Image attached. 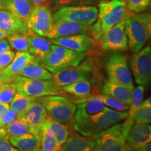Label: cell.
I'll return each instance as SVG.
<instances>
[{"label": "cell", "instance_id": "ee69618b", "mask_svg": "<svg viewBox=\"0 0 151 151\" xmlns=\"http://www.w3.org/2000/svg\"><path fill=\"white\" fill-rule=\"evenodd\" d=\"M133 151H151V143L150 142L145 143L142 146L135 148Z\"/></svg>", "mask_w": 151, "mask_h": 151}, {"label": "cell", "instance_id": "8fae6325", "mask_svg": "<svg viewBox=\"0 0 151 151\" xmlns=\"http://www.w3.org/2000/svg\"><path fill=\"white\" fill-rule=\"evenodd\" d=\"M130 66L137 84L148 86L151 79V48H142L131 57Z\"/></svg>", "mask_w": 151, "mask_h": 151}, {"label": "cell", "instance_id": "8d00e7d4", "mask_svg": "<svg viewBox=\"0 0 151 151\" xmlns=\"http://www.w3.org/2000/svg\"><path fill=\"white\" fill-rule=\"evenodd\" d=\"M134 121L139 124H150L151 122V106L141 105L136 113Z\"/></svg>", "mask_w": 151, "mask_h": 151}, {"label": "cell", "instance_id": "7c38bea8", "mask_svg": "<svg viewBox=\"0 0 151 151\" xmlns=\"http://www.w3.org/2000/svg\"><path fill=\"white\" fill-rule=\"evenodd\" d=\"M54 24L52 10L46 7H34L27 21L30 31L43 37L49 38Z\"/></svg>", "mask_w": 151, "mask_h": 151}, {"label": "cell", "instance_id": "44dd1931", "mask_svg": "<svg viewBox=\"0 0 151 151\" xmlns=\"http://www.w3.org/2000/svg\"><path fill=\"white\" fill-rule=\"evenodd\" d=\"M60 151H95V142L92 137H82L72 132L61 146Z\"/></svg>", "mask_w": 151, "mask_h": 151}, {"label": "cell", "instance_id": "9c48e42d", "mask_svg": "<svg viewBox=\"0 0 151 151\" xmlns=\"http://www.w3.org/2000/svg\"><path fill=\"white\" fill-rule=\"evenodd\" d=\"M105 69L109 78L133 89V80L127 65V55L120 52L107 55L104 60Z\"/></svg>", "mask_w": 151, "mask_h": 151}, {"label": "cell", "instance_id": "6da1fadb", "mask_svg": "<svg viewBox=\"0 0 151 151\" xmlns=\"http://www.w3.org/2000/svg\"><path fill=\"white\" fill-rule=\"evenodd\" d=\"M127 117L128 112L115 111L106 107L101 112L92 116L75 118L72 128L84 137H92Z\"/></svg>", "mask_w": 151, "mask_h": 151}, {"label": "cell", "instance_id": "d590c367", "mask_svg": "<svg viewBox=\"0 0 151 151\" xmlns=\"http://www.w3.org/2000/svg\"><path fill=\"white\" fill-rule=\"evenodd\" d=\"M150 0H127V10L132 14H139L146 11L150 6Z\"/></svg>", "mask_w": 151, "mask_h": 151}, {"label": "cell", "instance_id": "bcb514c9", "mask_svg": "<svg viewBox=\"0 0 151 151\" xmlns=\"http://www.w3.org/2000/svg\"><path fill=\"white\" fill-rule=\"evenodd\" d=\"M0 139H8V140L9 139V137L6 131V127L1 124V122H0Z\"/></svg>", "mask_w": 151, "mask_h": 151}, {"label": "cell", "instance_id": "ab89813d", "mask_svg": "<svg viewBox=\"0 0 151 151\" xmlns=\"http://www.w3.org/2000/svg\"><path fill=\"white\" fill-rule=\"evenodd\" d=\"M18 117V114L16 111L9 109L8 111L4 113V115L2 116V118L0 119V122L1 124L6 127L9 123L14 121L15 119H16Z\"/></svg>", "mask_w": 151, "mask_h": 151}, {"label": "cell", "instance_id": "83f0119b", "mask_svg": "<svg viewBox=\"0 0 151 151\" xmlns=\"http://www.w3.org/2000/svg\"><path fill=\"white\" fill-rule=\"evenodd\" d=\"M60 148H61L58 144L53 132L45 122L41 130V150L60 151Z\"/></svg>", "mask_w": 151, "mask_h": 151}, {"label": "cell", "instance_id": "f546056e", "mask_svg": "<svg viewBox=\"0 0 151 151\" xmlns=\"http://www.w3.org/2000/svg\"><path fill=\"white\" fill-rule=\"evenodd\" d=\"M37 98L29 97L21 92H17L13 99L11 100L9 106L11 109L16 111L18 114V117H20L23 114L24 111L27 110L28 107Z\"/></svg>", "mask_w": 151, "mask_h": 151}, {"label": "cell", "instance_id": "5b68a950", "mask_svg": "<svg viewBox=\"0 0 151 151\" xmlns=\"http://www.w3.org/2000/svg\"><path fill=\"white\" fill-rule=\"evenodd\" d=\"M37 99L46 109L48 116L72 128L77 109L72 101L61 95L45 96Z\"/></svg>", "mask_w": 151, "mask_h": 151}, {"label": "cell", "instance_id": "f907efd6", "mask_svg": "<svg viewBox=\"0 0 151 151\" xmlns=\"http://www.w3.org/2000/svg\"><path fill=\"white\" fill-rule=\"evenodd\" d=\"M1 84H2V83H1V81H0V86H1Z\"/></svg>", "mask_w": 151, "mask_h": 151}, {"label": "cell", "instance_id": "ba28073f", "mask_svg": "<svg viewBox=\"0 0 151 151\" xmlns=\"http://www.w3.org/2000/svg\"><path fill=\"white\" fill-rule=\"evenodd\" d=\"M98 70L91 60H86L81 65L62 69L53 73L51 80L54 84L61 89L62 87L77 81L92 79L98 74Z\"/></svg>", "mask_w": 151, "mask_h": 151}, {"label": "cell", "instance_id": "484cf974", "mask_svg": "<svg viewBox=\"0 0 151 151\" xmlns=\"http://www.w3.org/2000/svg\"><path fill=\"white\" fill-rule=\"evenodd\" d=\"M9 142L19 151H37L41 149V140L32 134L9 137Z\"/></svg>", "mask_w": 151, "mask_h": 151}, {"label": "cell", "instance_id": "2e32d148", "mask_svg": "<svg viewBox=\"0 0 151 151\" xmlns=\"http://www.w3.org/2000/svg\"><path fill=\"white\" fill-rule=\"evenodd\" d=\"M36 60L37 58L29 52H17L10 65L0 71L1 82L2 83H13L15 77L19 76L20 71L26 66L32 63Z\"/></svg>", "mask_w": 151, "mask_h": 151}, {"label": "cell", "instance_id": "4316f807", "mask_svg": "<svg viewBox=\"0 0 151 151\" xmlns=\"http://www.w3.org/2000/svg\"><path fill=\"white\" fill-rule=\"evenodd\" d=\"M52 73L47 70L41 65V62L37 59L32 63L26 66L19 73V76L26 77V78L39 79V80H51Z\"/></svg>", "mask_w": 151, "mask_h": 151}, {"label": "cell", "instance_id": "30bf717a", "mask_svg": "<svg viewBox=\"0 0 151 151\" xmlns=\"http://www.w3.org/2000/svg\"><path fill=\"white\" fill-rule=\"evenodd\" d=\"M52 17L54 22L69 21L92 25L97 20L98 9L94 6H70L58 9Z\"/></svg>", "mask_w": 151, "mask_h": 151}, {"label": "cell", "instance_id": "7dc6e473", "mask_svg": "<svg viewBox=\"0 0 151 151\" xmlns=\"http://www.w3.org/2000/svg\"><path fill=\"white\" fill-rule=\"evenodd\" d=\"M141 105L145 106H151V97H148L144 101H143Z\"/></svg>", "mask_w": 151, "mask_h": 151}, {"label": "cell", "instance_id": "f1b7e54d", "mask_svg": "<svg viewBox=\"0 0 151 151\" xmlns=\"http://www.w3.org/2000/svg\"><path fill=\"white\" fill-rule=\"evenodd\" d=\"M46 123L50 127L52 132H53L58 144L61 148V146L65 142L67 138L69 137V134H70L69 128L65 124L55 120L54 119L51 118L50 116L47 118Z\"/></svg>", "mask_w": 151, "mask_h": 151}, {"label": "cell", "instance_id": "4dcf8cb0", "mask_svg": "<svg viewBox=\"0 0 151 151\" xmlns=\"http://www.w3.org/2000/svg\"><path fill=\"white\" fill-rule=\"evenodd\" d=\"M144 86H139L137 88H133L131 93V98H130L129 108L128 111V117L127 119L134 121V118L136 113L140 108L141 104L143 102V95H144Z\"/></svg>", "mask_w": 151, "mask_h": 151}, {"label": "cell", "instance_id": "d4e9b609", "mask_svg": "<svg viewBox=\"0 0 151 151\" xmlns=\"http://www.w3.org/2000/svg\"><path fill=\"white\" fill-rule=\"evenodd\" d=\"M106 107L97 95L89 97L78 104L76 111L75 118L92 116L101 112Z\"/></svg>", "mask_w": 151, "mask_h": 151}, {"label": "cell", "instance_id": "1f68e13d", "mask_svg": "<svg viewBox=\"0 0 151 151\" xmlns=\"http://www.w3.org/2000/svg\"><path fill=\"white\" fill-rule=\"evenodd\" d=\"M6 131L9 137L22 136L32 134L31 129L27 120L22 117H18L14 121L6 127Z\"/></svg>", "mask_w": 151, "mask_h": 151}, {"label": "cell", "instance_id": "4fadbf2b", "mask_svg": "<svg viewBox=\"0 0 151 151\" xmlns=\"http://www.w3.org/2000/svg\"><path fill=\"white\" fill-rule=\"evenodd\" d=\"M126 18L109 29L100 39V44L104 50L118 52L127 50L128 39L125 32Z\"/></svg>", "mask_w": 151, "mask_h": 151}, {"label": "cell", "instance_id": "7a4b0ae2", "mask_svg": "<svg viewBox=\"0 0 151 151\" xmlns=\"http://www.w3.org/2000/svg\"><path fill=\"white\" fill-rule=\"evenodd\" d=\"M126 1L120 0L101 1L99 4L97 22L91 27L92 39L99 41L103 35L111 27L121 22L129 14Z\"/></svg>", "mask_w": 151, "mask_h": 151}, {"label": "cell", "instance_id": "d6a6232c", "mask_svg": "<svg viewBox=\"0 0 151 151\" xmlns=\"http://www.w3.org/2000/svg\"><path fill=\"white\" fill-rule=\"evenodd\" d=\"M7 41L10 46L18 52H28L29 43L27 35H12L7 36Z\"/></svg>", "mask_w": 151, "mask_h": 151}, {"label": "cell", "instance_id": "277c9868", "mask_svg": "<svg viewBox=\"0 0 151 151\" xmlns=\"http://www.w3.org/2000/svg\"><path fill=\"white\" fill-rule=\"evenodd\" d=\"M125 32L128 39V46L132 51L134 53L140 51L150 38V13H129L126 18Z\"/></svg>", "mask_w": 151, "mask_h": 151}, {"label": "cell", "instance_id": "e0dca14e", "mask_svg": "<svg viewBox=\"0 0 151 151\" xmlns=\"http://www.w3.org/2000/svg\"><path fill=\"white\" fill-rule=\"evenodd\" d=\"M0 29L5 32L7 36L16 34L27 35L30 32L24 20L4 9H0Z\"/></svg>", "mask_w": 151, "mask_h": 151}, {"label": "cell", "instance_id": "b9f144b4", "mask_svg": "<svg viewBox=\"0 0 151 151\" xmlns=\"http://www.w3.org/2000/svg\"><path fill=\"white\" fill-rule=\"evenodd\" d=\"M0 151H19L15 148L8 139H0Z\"/></svg>", "mask_w": 151, "mask_h": 151}, {"label": "cell", "instance_id": "7bdbcfd3", "mask_svg": "<svg viewBox=\"0 0 151 151\" xmlns=\"http://www.w3.org/2000/svg\"><path fill=\"white\" fill-rule=\"evenodd\" d=\"M9 50H11V46L9 45L8 41L4 39L0 41V53Z\"/></svg>", "mask_w": 151, "mask_h": 151}, {"label": "cell", "instance_id": "9a60e30c", "mask_svg": "<svg viewBox=\"0 0 151 151\" xmlns=\"http://www.w3.org/2000/svg\"><path fill=\"white\" fill-rule=\"evenodd\" d=\"M20 117L24 118L27 120L31 129L32 134L39 138L41 140L42 127L48 117L44 106L36 99Z\"/></svg>", "mask_w": 151, "mask_h": 151}, {"label": "cell", "instance_id": "f6af8a7d", "mask_svg": "<svg viewBox=\"0 0 151 151\" xmlns=\"http://www.w3.org/2000/svg\"><path fill=\"white\" fill-rule=\"evenodd\" d=\"M10 109L9 104H3L0 102V119L2 118L4 113Z\"/></svg>", "mask_w": 151, "mask_h": 151}, {"label": "cell", "instance_id": "7402d4cb", "mask_svg": "<svg viewBox=\"0 0 151 151\" xmlns=\"http://www.w3.org/2000/svg\"><path fill=\"white\" fill-rule=\"evenodd\" d=\"M132 90L129 87L108 78L104 81L101 92L104 94L111 96L129 105Z\"/></svg>", "mask_w": 151, "mask_h": 151}, {"label": "cell", "instance_id": "3957f363", "mask_svg": "<svg viewBox=\"0 0 151 151\" xmlns=\"http://www.w3.org/2000/svg\"><path fill=\"white\" fill-rule=\"evenodd\" d=\"M134 122L127 119L92 137L95 151H132L126 142V138Z\"/></svg>", "mask_w": 151, "mask_h": 151}, {"label": "cell", "instance_id": "74e56055", "mask_svg": "<svg viewBox=\"0 0 151 151\" xmlns=\"http://www.w3.org/2000/svg\"><path fill=\"white\" fill-rule=\"evenodd\" d=\"M94 0H52L53 9H61L63 7L70 6L87 5L93 2Z\"/></svg>", "mask_w": 151, "mask_h": 151}, {"label": "cell", "instance_id": "e575fe53", "mask_svg": "<svg viewBox=\"0 0 151 151\" xmlns=\"http://www.w3.org/2000/svg\"><path fill=\"white\" fill-rule=\"evenodd\" d=\"M17 92L14 83H2L0 86V102L9 104Z\"/></svg>", "mask_w": 151, "mask_h": 151}, {"label": "cell", "instance_id": "ac0fdd59", "mask_svg": "<svg viewBox=\"0 0 151 151\" xmlns=\"http://www.w3.org/2000/svg\"><path fill=\"white\" fill-rule=\"evenodd\" d=\"M91 32V25H87L69 21L54 22L52 32L48 39L69 37Z\"/></svg>", "mask_w": 151, "mask_h": 151}, {"label": "cell", "instance_id": "603a6c76", "mask_svg": "<svg viewBox=\"0 0 151 151\" xmlns=\"http://www.w3.org/2000/svg\"><path fill=\"white\" fill-rule=\"evenodd\" d=\"M2 9L11 13L27 23L34 7L29 0H1Z\"/></svg>", "mask_w": 151, "mask_h": 151}, {"label": "cell", "instance_id": "52a82bcc", "mask_svg": "<svg viewBox=\"0 0 151 151\" xmlns=\"http://www.w3.org/2000/svg\"><path fill=\"white\" fill-rule=\"evenodd\" d=\"M17 91L35 98L45 96L62 95L65 94L52 80H39L17 76L13 81Z\"/></svg>", "mask_w": 151, "mask_h": 151}, {"label": "cell", "instance_id": "816d5d0a", "mask_svg": "<svg viewBox=\"0 0 151 151\" xmlns=\"http://www.w3.org/2000/svg\"><path fill=\"white\" fill-rule=\"evenodd\" d=\"M120 1H126V0H120Z\"/></svg>", "mask_w": 151, "mask_h": 151}, {"label": "cell", "instance_id": "f5cc1de1", "mask_svg": "<svg viewBox=\"0 0 151 151\" xmlns=\"http://www.w3.org/2000/svg\"><path fill=\"white\" fill-rule=\"evenodd\" d=\"M104 1H109V0H104Z\"/></svg>", "mask_w": 151, "mask_h": 151}, {"label": "cell", "instance_id": "8992f818", "mask_svg": "<svg viewBox=\"0 0 151 151\" xmlns=\"http://www.w3.org/2000/svg\"><path fill=\"white\" fill-rule=\"evenodd\" d=\"M87 55V52L73 51L65 47L52 44L50 52L41 64L50 72L55 73L65 68L80 65Z\"/></svg>", "mask_w": 151, "mask_h": 151}, {"label": "cell", "instance_id": "5bb4252c", "mask_svg": "<svg viewBox=\"0 0 151 151\" xmlns=\"http://www.w3.org/2000/svg\"><path fill=\"white\" fill-rule=\"evenodd\" d=\"M51 41L52 44L61 46L78 52L92 51L97 46V42L92 39V37L86 34L55 38L52 39Z\"/></svg>", "mask_w": 151, "mask_h": 151}, {"label": "cell", "instance_id": "681fc988", "mask_svg": "<svg viewBox=\"0 0 151 151\" xmlns=\"http://www.w3.org/2000/svg\"><path fill=\"white\" fill-rule=\"evenodd\" d=\"M0 9H2V6H1V0H0Z\"/></svg>", "mask_w": 151, "mask_h": 151}, {"label": "cell", "instance_id": "c3c4849f", "mask_svg": "<svg viewBox=\"0 0 151 151\" xmlns=\"http://www.w3.org/2000/svg\"><path fill=\"white\" fill-rule=\"evenodd\" d=\"M7 37V35L5 32H4L2 29H0V41L2 40V39H5Z\"/></svg>", "mask_w": 151, "mask_h": 151}, {"label": "cell", "instance_id": "d6986e66", "mask_svg": "<svg viewBox=\"0 0 151 151\" xmlns=\"http://www.w3.org/2000/svg\"><path fill=\"white\" fill-rule=\"evenodd\" d=\"M151 126L149 124H132L126 138V142L132 151L145 143L150 142Z\"/></svg>", "mask_w": 151, "mask_h": 151}, {"label": "cell", "instance_id": "836d02e7", "mask_svg": "<svg viewBox=\"0 0 151 151\" xmlns=\"http://www.w3.org/2000/svg\"><path fill=\"white\" fill-rule=\"evenodd\" d=\"M97 97L101 99L103 103L109 108L112 109L113 110L118 111H126L129 110V105L122 102L120 100L115 99L111 96L106 95V94H97Z\"/></svg>", "mask_w": 151, "mask_h": 151}, {"label": "cell", "instance_id": "cb8c5ba5", "mask_svg": "<svg viewBox=\"0 0 151 151\" xmlns=\"http://www.w3.org/2000/svg\"><path fill=\"white\" fill-rule=\"evenodd\" d=\"M92 83L89 80L77 81L73 83L62 87L61 90L65 93L78 97L74 103L79 104L83 100L92 97Z\"/></svg>", "mask_w": 151, "mask_h": 151}, {"label": "cell", "instance_id": "db71d44e", "mask_svg": "<svg viewBox=\"0 0 151 151\" xmlns=\"http://www.w3.org/2000/svg\"><path fill=\"white\" fill-rule=\"evenodd\" d=\"M37 151H41V149H40V150H37Z\"/></svg>", "mask_w": 151, "mask_h": 151}, {"label": "cell", "instance_id": "ffe728a7", "mask_svg": "<svg viewBox=\"0 0 151 151\" xmlns=\"http://www.w3.org/2000/svg\"><path fill=\"white\" fill-rule=\"evenodd\" d=\"M29 48L28 52L41 62L50 52L52 46L51 39L41 37L30 31L27 34Z\"/></svg>", "mask_w": 151, "mask_h": 151}, {"label": "cell", "instance_id": "f35d334b", "mask_svg": "<svg viewBox=\"0 0 151 151\" xmlns=\"http://www.w3.org/2000/svg\"><path fill=\"white\" fill-rule=\"evenodd\" d=\"M14 56L15 52L11 50L0 53V71L10 65L11 62L14 60Z\"/></svg>", "mask_w": 151, "mask_h": 151}, {"label": "cell", "instance_id": "60d3db41", "mask_svg": "<svg viewBox=\"0 0 151 151\" xmlns=\"http://www.w3.org/2000/svg\"><path fill=\"white\" fill-rule=\"evenodd\" d=\"M33 7H46L53 10L52 0H29Z\"/></svg>", "mask_w": 151, "mask_h": 151}]
</instances>
